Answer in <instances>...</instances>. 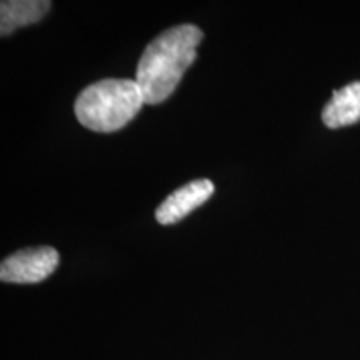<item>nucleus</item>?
<instances>
[{
  "mask_svg": "<svg viewBox=\"0 0 360 360\" xmlns=\"http://www.w3.org/2000/svg\"><path fill=\"white\" fill-rule=\"evenodd\" d=\"M58 260V252L52 247L19 250L2 260L0 278L8 283H39L57 269Z\"/></svg>",
  "mask_w": 360,
  "mask_h": 360,
  "instance_id": "nucleus-3",
  "label": "nucleus"
},
{
  "mask_svg": "<svg viewBox=\"0 0 360 360\" xmlns=\"http://www.w3.org/2000/svg\"><path fill=\"white\" fill-rule=\"evenodd\" d=\"M214 184L207 179L192 180L184 187L170 193L159 205L155 212L157 222L162 225L177 224L179 220L187 217L192 210L204 204L212 197Z\"/></svg>",
  "mask_w": 360,
  "mask_h": 360,
  "instance_id": "nucleus-4",
  "label": "nucleus"
},
{
  "mask_svg": "<svg viewBox=\"0 0 360 360\" xmlns=\"http://www.w3.org/2000/svg\"><path fill=\"white\" fill-rule=\"evenodd\" d=\"M322 120L328 129H340L360 122V82H352L335 90L323 107Z\"/></svg>",
  "mask_w": 360,
  "mask_h": 360,
  "instance_id": "nucleus-5",
  "label": "nucleus"
},
{
  "mask_svg": "<svg viewBox=\"0 0 360 360\" xmlns=\"http://www.w3.org/2000/svg\"><path fill=\"white\" fill-rule=\"evenodd\" d=\"M51 8L45 0H4L0 4V34H12L13 30L39 22Z\"/></svg>",
  "mask_w": 360,
  "mask_h": 360,
  "instance_id": "nucleus-6",
  "label": "nucleus"
},
{
  "mask_svg": "<svg viewBox=\"0 0 360 360\" xmlns=\"http://www.w3.org/2000/svg\"><path fill=\"white\" fill-rule=\"evenodd\" d=\"M202 37L199 27L182 24L165 30L147 45L135 75L146 103L154 105L172 96L184 72L195 60Z\"/></svg>",
  "mask_w": 360,
  "mask_h": 360,
  "instance_id": "nucleus-1",
  "label": "nucleus"
},
{
  "mask_svg": "<svg viewBox=\"0 0 360 360\" xmlns=\"http://www.w3.org/2000/svg\"><path fill=\"white\" fill-rule=\"evenodd\" d=\"M146 103L139 84L130 79H103L85 87L75 101V115L94 132H114L127 125Z\"/></svg>",
  "mask_w": 360,
  "mask_h": 360,
  "instance_id": "nucleus-2",
  "label": "nucleus"
}]
</instances>
